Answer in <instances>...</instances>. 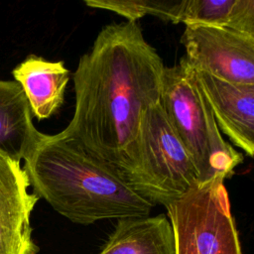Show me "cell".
Returning <instances> with one entry per match:
<instances>
[{
	"label": "cell",
	"instance_id": "cell-1",
	"mask_svg": "<svg viewBox=\"0 0 254 254\" xmlns=\"http://www.w3.org/2000/svg\"><path fill=\"white\" fill-rule=\"evenodd\" d=\"M164 63L137 22L109 24L73 72V116L60 133L116 166L145 111L160 103Z\"/></svg>",
	"mask_w": 254,
	"mask_h": 254
},
{
	"label": "cell",
	"instance_id": "cell-5",
	"mask_svg": "<svg viewBox=\"0 0 254 254\" xmlns=\"http://www.w3.org/2000/svg\"><path fill=\"white\" fill-rule=\"evenodd\" d=\"M224 180L197 184L165 206L175 254H242Z\"/></svg>",
	"mask_w": 254,
	"mask_h": 254
},
{
	"label": "cell",
	"instance_id": "cell-4",
	"mask_svg": "<svg viewBox=\"0 0 254 254\" xmlns=\"http://www.w3.org/2000/svg\"><path fill=\"white\" fill-rule=\"evenodd\" d=\"M160 104L177 136L190 154L199 184L214 178H230L243 162V155L228 144L200 91L193 69L185 58L165 66Z\"/></svg>",
	"mask_w": 254,
	"mask_h": 254
},
{
	"label": "cell",
	"instance_id": "cell-2",
	"mask_svg": "<svg viewBox=\"0 0 254 254\" xmlns=\"http://www.w3.org/2000/svg\"><path fill=\"white\" fill-rule=\"evenodd\" d=\"M24 161L33 192L71 222L144 217L154 207L114 165L61 133L43 134Z\"/></svg>",
	"mask_w": 254,
	"mask_h": 254
},
{
	"label": "cell",
	"instance_id": "cell-8",
	"mask_svg": "<svg viewBox=\"0 0 254 254\" xmlns=\"http://www.w3.org/2000/svg\"><path fill=\"white\" fill-rule=\"evenodd\" d=\"M194 71L220 132L249 157L254 153V85L236 84Z\"/></svg>",
	"mask_w": 254,
	"mask_h": 254
},
{
	"label": "cell",
	"instance_id": "cell-11",
	"mask_svg": "<svg viewBox=\"0 0 254 254\" xmlns=\"http://www.w3.org/2000/svg\"><path fill=\"white\" fill-rule=\"evenodd\" d=\"M98 254H175L171 223L165 214L118 219Z\"/></svg>",
	"mask_w": 254,
	"mask_h": 254
},
{
	"label": "cell",
	"instance_id": "cell-3",
	"mask_svg": "<svg viewBox=\"0 0 254 254\" xmlns=\"http://www.w3.org/2000/svg\"><path fill=\"white\" fill-rule=\"evenodd\" d=\"M115 167L154 205L166 206L199 184L192 160L160 103L145 111L135 138Z\"/></svg>",
	"mask_w": 254,
	"mask_h": 254
},
{
	"label": "cell",
	"instance_id": "cell-10",
	"mask_svg": "<svg viewBox=\"0 0 254 254\" xmlns=\"http://www.w3.org/2000/svg\"><path fill=\"white\" fill-rule=\"evenodd\" d=\"M32 118L21 85L0 79V153L19 162L28 157L43 135Z\"/></svg>",
	"mask_w": 254,
	"mask_h": 254
},
{
	"label": "cell",
	"instance_id": "cell-12",
	"mask_svg": "<svg viewBox=\"0 0 254 254\" xmlns=\"http://www.w3.org/2000/svg\"><path fill=\"white\" fill-rule=\"evenodd\" d=\"M181 23L229 29L254 36V1L186 0Z\"/></svg>",
	"mask_w": 254,
	"mask_h": 254
},
{
	"label": "cell",
	"instance_id": "cell-9",
	"mask_svg": "<svg viewBox=\"0 0 254 254\" xmlns=\"http://www.w3.org/2000/svg\"><path fill=\"white\" fill-rule=\"evenodd\" d=\"M29 102L32 114L39 120L55 114L64 103L69 70L64 62H50L29 55L12 70Z\"/></svg>",
	"mask_w": 254,
	"mask_h": 254
},
{
	"label": "cell",
	"instance_id": "cell-13",
	"mask_svg": "<svg viewBox=\"0 0 254 254\" xmlns=\"http://www.w3.org/2000/svg\"><path fill=\"white\" fill-rule=\"evenodd\" d=\"M85 5L112 11L128 22H136L145 15H153L164 21L181 23L186 0H85Z\"/></svg>",
	"mask_w": 254,
	"mask_h": 254
},
{
	"label": "cell",
	"instance_id": "cell-7",
	"mask_svg": "<svg viewBox=\"0 0 254 254\" xmlns=\"http://www.w3.org/2000/svg\"><path fill=\"white\" fill-rule=\"evenodd\" d=\"M19 161L0 153V254H38L31 214L40 199Z\"/></svg>",
	"mask_w": 254,
	"mask_h": 254
},
{
	"label": "cell",
	"instance_id": "cell-6",
	"mask_svg": "<svg viewBox=\"0 0 254 254\" xmlns=\"http://www.w3.org/2000/svg\"><path fill=\"white\" fill-rule=\"evenodd\" d=\"M181 43L188 64L236 84L254 85V36L217 27L186 26Z\"/></svg>",
	"mask_w": 254,
	"mask_h": 254
}]
</instances>
